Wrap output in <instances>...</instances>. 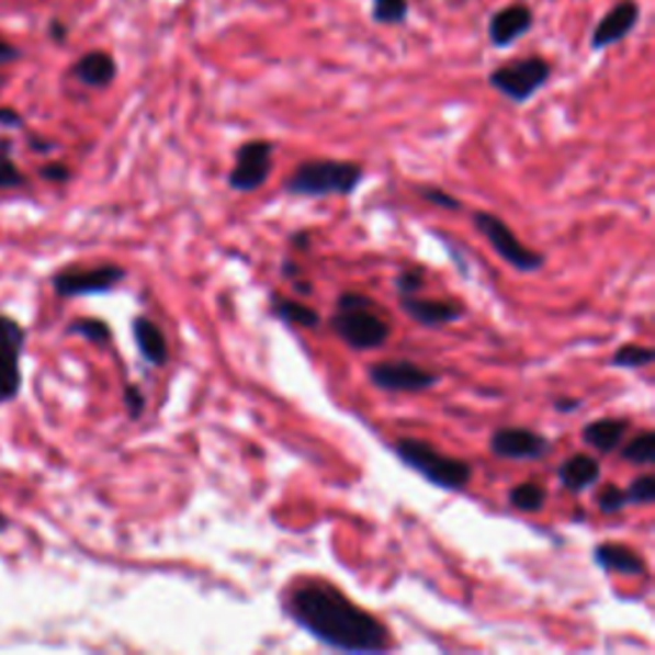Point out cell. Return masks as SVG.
Returning <instances> with one entry per match:
<instances>
[{
    "label": "cell",
    "instance_id": "cell-1",
    "mask_svg": "<svg viewBox=\"0 0 655 655\" xmlns=\"http://www.w3.org/2000/svg\"><path fill=\"white\" fill-rule=\"evenodd\" d=\"M284 614L330 651L384 653L392 648L389 628L323 579L295 584L284 595Z\"/></svg>",
    "mask_w": 655,
    "mask_h": 655
},
{
    "label": "cell",
    "instance_id": "cell-16",
    "mask_svg": "<svg viewBox=\"0 0 655 655\" xmlns=\"http://www.w3.org/2000/svg\"><path fill=\"white\" fill-rule=\"evenodd\" d=\"M630 430V420L625 418H599L591 420L581 430V441L589 445L591 451L602 453V456H610L625 443Z\"/></svg>",
    "mask_w": 655,
    "mask_h": 655
},
{
    "label": "cell",
    "instance_id": "cell-6",
    "mask_svg": "<svg viewBox=\"0 0 655 655\" xmlns=\"http://www.w3.org/2000/svg\"><path fill=\"white\" fill-rule=\"evenodd\" d=\"M474 228L484 236V241L492 246V251L505 261L507 267H512L515 272H538L545 267V257L533 249H528L526 244L515 236V230L499 218V215L489 211H474L472 213Z\"/></svg>",
    "mask_w": 655,
    "mask_h": 655
},
{
    "label": "cell",
    "instance_id": "cell-2",
    "mask_svg": "<svg viewBox=\"0 0 655 655\" xmlns=\"http://www.w3.org/2000/svg\"><path fill=\"white\" fill-rule=\"evenodd\" d=\"M330 328L353 351L382 349L389 341L392 326L380 305L361 292H341L336 300V313L330 315Z\"/></svg>",
    "mask_w": 655,
    "mask_h": 655
},
{
    "label": "cell",
    "instance_id": "cell-33",
    "mask_svg": "<svg viewBox=\"0 0 655 655\" xmlns=\"http://www.w3.org/2000/svg\"><path fill=\"white\" fill-rule=\"evenodd\" d=\"M0 126H5V128H21L23 126L21 113L13 111V108H0Z\"/></svg>",
    "mask_w": 655,
    "mask_h": 655
},
{
    "label": "cell",
    "instance_id": "cell-15",
    "mask_svg": "<svg viewBox=\"0 0 655 655\" xmlns=\"http://www.w3.org/2000/svg\"><path fill=\"white\" fill-rule=\"evenodd\" d=\"M591 558H595V564L607 574L648 576L645 558L625 543H599L597 549L591 551Z\"/></svg>",
    "mask_w": 655,
    "mask_h": 655
},
{
    "label": "cell",
    "instance_id": "cell-26",
    "mask_svg": "<svg viewBox=\"0 0 655 655\" xmlns=\"http://www.w3.org/2000/svg\"><path fill=\"white\" fill-rule=\"evenodd\" d=\"M67 334H75V336H82L84 341L95 343V346H103L113 338L111 334V326H108L105 320H98V318H80V320H72L67 326Z\"/></svg>",
    "mask_w": 655,
    "mask_h": 655
},
{
    "label": "cell",
    "instance_id": "cell-18",
    "mask_svg": "<svg viewBox=\"0 0 655 655\" xmlns=\"http://www.w3.org/2000/svg\"><path fill=\"white\" fill-rule=\"evenodd\" d=\"M72 75L82 84H88V88L103 90L115 80V75H118V65H115L113 54H108L103 49H92L88 54H82V57L75 61Z\"/></svg>",
    "mask_w": 655,
    "mask_h": 655
},
{
    "label": "cell",
    "instance_id": "cell-9",
    "mask_svg": "<svg viewBox=\"0 0 655 655\" xmlns=\"http://www.w3.org/2000/svg\"><path fill=\"white\" fill-rule=\"evenodd\" d=\"M123 280H126V269L118 264H103L92 269L69 267L52 276V287L59 297H88L113 292Z\"/></svg>",
    "mask_w": 655,
    "mask_h": 655
},
{
    "label": "cell",
    "instance_id": "cell-38",
    "mask_svg": "<svg viewBox=\"0 0 655 655\" xmlns=\"http://www.w3.org/2000/svg\"><path fill=\"white\" fill-rule=\"evenodd\" d=\"M280 272H282V276H284V280H287L290 284L295 282V280H300V276H303V274H300V269H297L295 261H290V259H284V261H282V269H280Z\"/></svg>",
    "mask_w": 655,
    "mask_h": 655
},
{
    "label": "cell",
    "instance_id": "cell-24",
    "mask_svg": "<svg viewBox=\"0 0 655 655\" xmlns=\"http://www.w3.org/2000/svg\"><path fill=\"white\" fill-rule=\"evenodd\" d=\"M410 15V0H372V19L382 26H399Z\"/></svg>",
    "mask_w": 655,
    "mask_h": 655
},
{
    "label": "cell",
    "instance_id": "cell-21",
    "mask_svg": "<svg viewBox=\"0 0 655 655\" xmlns=\"http://www.w3.org/2000/svg\"><path fill=\"white\" fill-rule=\"evenodd\" d=\"M507 502L518 512H541L545 502H549V492L538 482H522L507 492Z\"/></svg>",
    "mask_w": 655,
    "mask_h": 655
},
{
    "label": "cell",
    "instance_id": "cell-31",
    "mask_svg": "<svg viewBox=\"0 0 655 655\" xmlns=\"http://www.w3.org/2000/svg\"><path fill=\"white\" fill-rule=\"evenodd\" d=\"M123 405H126L128 410V418L131 420H138L146 410V397L144 392L136 387V384H126V389H123Z\"/></svg>",
    "mask_w": 655,
    "mask_h": 655
},
{
    "label": "cell",
    "instance_id": "cell-22",
    "mask_svg": "<svg viewBox=\"0 0 655 655\" xmlns=\"http://www.w3.org/2000/svg\"><path fill=\"white\" fill-rule=\"evenodd\" d=\"M618 451H620V456L628 461V464L653 466L655 464V433L653 430H641V433H635L628 443H622Z\"/></svg>",
    "mask_w": 655,
    "mask_h": 655
},
{
    "label": "cell",
    "instance_id": "cell-10",
    "mask_svg": "<svg viewBox=\"0 0 655 655\" xmlns=\"http://www.w3.org/2000/svg\"><path fill=\"white\" fill-rule=\"evenodd\" d=\"M492 456L507 459V461H538L545 459L553 451L551 438L530 428L520 426H505L497 428L489 438Z\"/></svg>",
    "mask_w": 655,
    "mask_h": 655
},
{
    "label": "cell",
    "instance_id": "cell-34",
    "mask_svg": "<svg viewBox=\"0 0 655 655\" xmlns=\"http://www.w3.org/2000/svg\"><path fill=\"white\" fill-rule=\"evenodd\" d=\"M67 36H69L67 23H65V21H59V19H52V21H49V38H52V42L65 44V42H67Z\"/></svg>",
    "mask_w": 655,
    "mask_h": 655
},
{
    "label": "cell",
    "instance_id": "cell-29",
    "mask_svg": "<svg viewBox=\"0 0 655 655\" xmlns=\"http://www.w3.org/2000/svg\"><path fill=\"white\" fill-rule=\"evenodd\" d=\"M597 507H599V512H602V515H620L628 507L625 489L614 487V484H610V487H605L597 495Z\"/></svg>",
    "mask_w": 655,
    "mask_h": 655
},
{
    "label": "cell",
    "instance_id": "cell-8",
    "mask_svg": "<svg viewBox=\"0 0 655 655\" xmlns=\"http://www.w3.org/2000/svg\"><path fill=\"white\" fill-rule=\"evenodd\" d=\"M274 167V144L267 138H251L236 149V161L226 177L234 192H257L264 188Z\"/></svg>",
    "mask_w": 655,
    "mask_h": 655
},
{
    "label": "cell",
    "instance_id": "cell-35",
    "mask_svg": "<svg viewBox=\"0 0 655 655\" xmlns=\"http://www.w3.org/2000/svg\"><path fill=\"white\" fill-rule=\"evenodd\" d=\"M19 57H21V52L15 49L11 42H5V38L0 36V65H11V61H15Z\"/></svg>",
    "mask_w": 655,
    "mask_h": 655
},
{
    "label": "cell",
    "instance_id": "cell-41",
    "mask_svg": "<svg viewBox=\"0 0 655 655\" xmlns=\"http://www.w3.org/2000/svg\"><path fill=\"white\" fill-rule=\"evenodd\" d=\"M8 526H11V520H8V518H5V515H3V512H0V533H5V530H8Z\"/></svg>",
    "mask_w": 655,
    "mask_h": 655
},
{
    "label": "cell",
    "instance_id": "cell-32",
    "mask_svg": "<svg viewBox=\"0 0 655 655\" xmlns=\"http://www.w3.org/2000/svg\"><path fill=\"white\" fill-rule=\"evenodd\" d=\"M42 177H44V180H52V182H67L69 180V169L65 165H59V161H54V165H44L42 167Z\"/></svg>",
    "mask_w": 655,
    "mask_h": 655
},
{
    "label": "cell",
    "instance_id": "cell-14",
    "mask_svg": "<svg viewBox=\"0 0 655 655\" xmlns=\"http://www.w3.org/2000/svg\"><path fill=\"white\" fill-rule=\"evenodd\" d=\"M399 307L407 318L422 328H441L456 323L466 315V307L459 300H430L418 295H399Z\"/></svg>",
    "mask_w": 655,
    "mask_h": 655
},
{
    "label": "cell",
    "instance_id": "cell-5",
    "mask_svg": "<svg viewBox=\"0 0 655 655\" xmlns=\"http://www.w3.org/2000/svg\"><path fill=\"white\" fill-rule=\"evenodd\" d=\"M553 67L545 57H522L499 65L489 72V88H495L499 95L512 100V103H528L551 82Z\"/></svg>",
    "mask_w": 655,
    "mask_h": 655
},
{
    "label": "cell",
    "instance_id": "cell-28",
    "mask_svg": "<svg viewBox=\"0 0 655 655\" xmlns=\"http://www.w3.org/2000/svg\"><path fill=\"white\" fill-rule=\"evenodd\" d=\"M426 269L422 267H405L399 269V274L395 276V287L399 295H418V292L426 287Z\"/></svg>",
    "mask_w": 655,
    "mask_h": 655
},
{
    "label": "cell",
    "instance_id": "cell-30",
    "mask_svg": "<svg viewBox=\"0 0 655 655\" xmlns=\"http://www.w3.org/2000/svg\"><path fill=\"white\" fill-rule=\"evenodd\" d=\"M418 195L426 200V203H430V205H438V207H443V211H461V207H464V203H461L459 197H453L451 192H445V190H441V188H433V184H418Z\"/></svg>",
    "mask_w": 655,
    "mask_h": 655
},
{
    "label": "cell",
    "instance_id": "cell-17",
    "mask_svg": "<svg viewBox=\"0 0 655 655\" xmlns=\"http://www.w3.org/2000/svg\"><path fill=\"white\" fill-rule=\"evenodd\" d=\"M599 476H602V466H599V461L589 456V453H574V456H568L564 464L558 466L561 487L566 492H574V495H581V492L595 487Z\"/></svg>",
    "mask_w": 655,
    "mask_h": 655
},
{
    "label": "cell",
    "instance_id": "cell-12",
    "mask_svg": "<svg viewBox=\"0 0 655 655\" xmlns=\"http://www.w3.org/2000/svg\"><path fill=\"white\" fill-rule=\"evenodd\" d=\"M641 21V5L637 0H618L591 31V52H605L610 46L625 42Z\"/></svg>",
    "mask_w": 655,
    "mask_h": 655
},
{
    "label": "cell",
    "instance_id": "cell-4",
    "mask_svg": "<svg viewBox=\"0 0 655 655\" xmlns=\"http://www.w3.org/2000/svg\"><path fill=\"white\" fill-rule=\"evenodd\" d=\"M392 449L407 468L418 472L422 479L443 492H464L474 479V466L468 461L441 453L433 443L422 441V438L403 436L397 438Z\"/></svg>",
    "mask_w": 655,
    "mask_h": 655
},
{
    "label": "cell",
    "instance_id": "cell-40",
    "mask_svg": "<svg viewBox=\"0 0 655 655\" xmlns=\"http://www.w3.org/2000/svg\"><path fill=\"white\" fill-rule=\"evenodd\" d=\"M31 146H34L36 151H52V146H54V144H52V142H42V138H36V136H34V138H31Z\"/></svg>",
    "mask_w": 655,
    "mask_h": 655
},
{
    "label": "cell",
    "instance_id": "cell-13",
    "mask_svg": "<svg viewBox=\"0 0 655 655\" xmlns=\"http://www.w3.org/2000/svg\"><path fill=\"white\" fill-rule=\"evenodd\" d=\"M535 13L528 3H510L502 5L497 13H492L487 36L489 44L497 49H510L512 44H518L522 36H528V31L533 29Z\"/></svg>",
    "mask_w": 655,
    "mask_h": 655
},
{
    "label": "cell",
    "instance_id": "cell-36",
    "mask_svg": "<svg viewBox=\"0 0 655 655\" xmlns=\"http://www.w3.org/2000/svg\"><path fill=\"white\" fill-rule=\"evenodd\" d=\"M310 244H313V236L307 234V230H295V234L290 236V246H295L300 251L310 249Z\"/></svg>",
    "mask_w": 655,
    "mask_h": 655
},
{
    "label": "cell",
    "instance_id": "cell-7",
    "mask_svg": "<svg viewBox=\"0 0 655 655\" xmlns=\"http://www.w3.org/2000/svg\"><path fill=\"white\" fill-rule=\"evenodd\" d=\"M366 376L376 389L392 392V395H418V392L433 389L441 382L436 372H428V369L407 359L376 361L366 369Z\"/></svg>",
    "mask_w": 655,
    "mask_h": 655
},
{
    "label": "cell",
    "instance_id": "cell-3",
    "mask_svg": "<svg viewBox=\"0 0 655 655\" xmlns=\"http://www.w3.org/2000/svg\"><path fill=\"white\" fill-rule=\"evenodd\" d=\"M364 182V167L349 159H305L287 180L284 192L292 197H349Z\"/></svg>",
    "mask_w": 655,
    "mask_h": 655
},
{
    "label": "cell",
    "instance_id": "cell-19",
    "mask_svg": "<svg viewBox=\"0 0 655 655\" xmlns=\"http://www.w3.org/2000/svg\"><path fill=\"white\" fill-rule=\"evenodd\" d=\"M134 341H136V349L142 353V359L146 364L151 366H165L169 361V346H167V336L161 334V328L157 323L144 318V315H138L134 318Z\"/></svg>",
    "mask_w": 655,
    "mask_h": 655
},
{
    "label": "cell",
    "instance_id": "cell-11",
    "mask_svg": "<svg viewBox=\"0 0 655 655\" xmlns=\"http://www.w3.org/2000/svg\"><path fill=\"white\" fill-rule=\"evenodd\" d=\"M26 330L8 315H0V405L11 403L21 389V353Z\"/></svg>",
    "mask_w": 655,
    "mask_h": 655
},
{
    "label": "cell",
    "instance_id": "cell-37",
    "mask_svg": "<svg viewBox=\"0 0 655 655\" xmlns=\"http://www.w3.org/2000/svg\"><path fill=\"white\" fill-rule=\"evenodd\" d=\"M579 407H581V403L574 397L553 399V410H558V413H574V410H579Z\"/></svg>",
    "mask_w": 655,
    "mask_h": 655
},
{
    "label": "cell",
    "instance_id": "cell-20",
    "mask_svg": "<svg viewBox=\"0 0 655 655\" xmlns=\"http://www.w3.org/2000/svg\"><path fill=\"white\" fill-rule=\"evenodd\" d=\"M269 310H272L276 320L287 323V326L315 330L323 323L320 313L315 310V307L297 303V300H292V297H284V295H280V292H272V295H269Z\"/></svg>",
    "mask_w": 655,
    "mask_h": 655
},
{
    "label": "cell",
    "instance_id": "cell-39",
    "mask_svg": "<svg viewBox=\"0 0 655 655\" xmlns=\"http://www.w3.org/2000/svg\"><path fill=\"white\" fill-rule=\"evenodd\" d=\"M292 287H295V292H300V295H313V284H310V282H305L303 276H300V280L292 282Z\"/></svg>",
    "mask_w": 655,
    "mask_h": 655
},
{
    "label": "cell",
    "instance_id": "cell-25",
    "mask_svg": "<svg viewBox=\"0 0 655 655\" xmlns=\"http://www.w3.org/2000/svg\"><path fill=\"white\" fill-rule=\"evenodd\" d=\"M11 151H13V144L11 138H0V190H13V188H21V184H26V177L19 167H15V161L11 159Z\"/></svg>",
    "mask_w": 655,
    "mask_h": 655
},
{
    "label": "cell",
    "instance_id": "cell-23",
    "mask_svg": "<svg viewBox=\"0 0 655 655\" xmlns=\"http://www.w3.org/2000/svg\"><path fill=\"white\" fill-rule=\"evenodd\" d=\"M653 361H655V351L648 349V346L622 343L620 349L614 351L610 364L618 369H645V366H651Z\"/></svg>",
    "mask_w": 655,
    "mask_h": 655
},
{
    "label": "cell",
    "instance_id": "cell-27",
    "mask_svg": "<svg viewBox=\"0 0 655 655\" xmlns=\"http://www.w3.org/2000/svg\"><path fill=\"white\" fill-rule=\"evenodd\" d=\"M628 495V505H653L655 502V476L653 474H641L630 482V487L625 489Z\"/></svg>",
    "mask_w": 655,
    "mask_h": 655
}]
</instances>
